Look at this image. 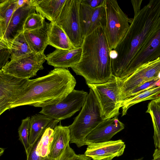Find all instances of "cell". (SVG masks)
<instances>
[{
  "mask_svg": "<svg viewBox=\"0 0 160 160\" xmlns=\"http://www.w3.org/2000/svg\"><path fill=\"white\" fill-rule=\"evenodd\" d=\"M104 120L100 104L90 89L82 109L73 122L68 126L71 140L78 148L86 145V137Z\"/></svg>",
  "mask_w": 160,
  "mask_h": 160,
  "instance_id": "cell-4",
  "label": "cell"
},
{
  "mask_svg": "<svg viewBox=\"0 0 160 160\" xmlns=\"http://www.w3.org/2000/svg\"><path fill=\"white\" fill-rule=\"evenodd\" d=\"M89 5L93 8L97 7L104 2L105 0H84Z\"/></svg>",
  "mask_w": 160,
  "mask_h": 160,
  "instance_id": "cell-31",
  "label": "cell"
},
{
  "mask_svg": "<svg viewBox=\"0 0 160 160\" xmlns=\"http://www.w3.org/2000/svg\"><path fill=\"white\" fill-rule=\"evenodd\" d=\"M73 150L68 145L62 155L55 160H71L76 155Z\"/></svg>",
  "mask_w": 160,
  "mask_h": 160,
  "instance_id": "cell-30",
  "label": "cell"
},
{
  "mask_svg": "<svg viewBox=\"0 0 160 160\" xmlns=\"http://www.w3.org/2000/svg\"><path fill=\"white\" fill-rule=\"evenodd\" d=\"M79 61L71 68L77 75L83 77L87 85L108 82L112 74L111 50L105 27L100 23L85 37L81 46Z\"/></svg>",
  "mask_w": 160,
  "mask_h": 160,
  "instance_id": "cell-2",
  "label": "cell"
},
{
  "mask_svg": "<svg viewBox=\"0 0 160 160\" xmlns=\"http://www.w3.org/2000/svg\"><path fill=\"white\" fill-rule=\"evenodd\" d=\"M158 149L160 150V144L159 146Z\"/></svg>",
  "mask_w": 160,
  "mask_h": 160,
  "instance_id": "cell-39",
  "label": "cell"
},
{
  "mask_svg": "<svg viewBox=\"0 0 160 160\" xmlns=\"http://www.w3.org/2000/svg\"><path fill=\"white\" fill-rule=\"evenodd\" d=\"M54 119L42 114H36L30 118L29 142L31 146L45 131L49 124Z\"/></svg>",
  "mask_w": 160,
  "mask_h": 160,
  "instance_id": "cell-22",
  "label": "cell"
},
{
  "mask_svg": "<svg viewBox=\"0 0 160 160\" xmlns=\"http://www.w3.org/2000/svg\"><path fill=\"white\" fill-rule=\"evenodd\" d=\"M106 23L105 30L111 51L123 39L132 18H129L116 0H105Z\"/></svg>",
  "mask_w": 160,
  "mask_h": 160,
  "instance_id": "cell-6",
  "label": "cell"
},
{
  "mask_svg": "<svg viewBox=\"0 0 160 160\" xmlns=\"http://www.w3.org/2000/svg\"><path fill=\"white\" fill-rule=\"evenodd\" d=\"M82 0H66L56 22L65 32L75 48L81 46L83 39L79 10Z\"/></svg>",
  "mask_w": 160,
  "mask_h": 160,
  "instance_id": "cell-7",
  "label": "cell"
},
{
  "mask_svg": "<svg viewBox=\"0 0 160 160\" xmlns=\"http://www.w3.org/2000/svg\"><path fill=\"white\" fill-rule=\"evenodd\" d=\"M88 94L83 90L74 89L61 101L42 107L39 113L60 121L69 118L82 107Z\"/></svg>",
  "mask_w": 160,
  "mask_h": 160,
  "instance_id": "cell-9",
  "label": "cell"
},
{
  "mask_svg": "<svg viewBox=\"0 0 160 160\" xmlns=\"http://www.w3.org/2000/svg\"><path fill=\"white\" fill-rule=\"evenodd\" d=\"M160 72V57L143 63L135 69L126 78L120 80L121 102L131 91L144 83L156 79Z\"/></svg>",
  "mask_w": 160,
  "mask_h": 160,
  "instance_id": "cell-8",
  "label": "cell"
},
{
  "mask_svg": "<svg viewBox=\"0 0 160 160\" xmlns=\"http://www.w3.org/2000/svg\"><path fill=\"white\" fill-rule=\"evenodd\" d=\"M29 79L15 77L0 70V115L11 109L12 103L27 85Z\"/></svg>",
  "mask_w": 160,
  "mask_h": 160,
  "instance_id": "cell-11",
  "label": "cell"
},
{
  "mask_svg": "<svg viewBox=\"0 0 160 160\" xmlns=\"http://www.w3.org/2000/svg\"><path fill=\"white\" fill-rule=\"evenodd\" d=\"M70 140L68 126H56L50 138L49 157L55 160L60 157L69 145Z\"/></svg>",
  "mask_w": 160,
  "mask_h": 160,
  "instance_id": "cell-18",
  "label": "cell"
},
{
  "mask_svg": "<svg viewBox=\"0 0 160 160\" xmlns=\"http://www.w3.org/2000/svg\"><path fill=\"white\" fill-rule=\"evenodd\" d=\"M28 1V0H18L17 2L18 8L23 6Z\"/></svg>",
  "mask_w": 160,
  "mask_h": 160,
  "instance_id": "cell-35",
  "label": "cell"
},
{
  "mask_svg": "<svg viewBox=\"0 0 160 160\" xmlns=\"http://www.w3.org/2000/svg\"><path fill=\"white\" fill-rule=\"evenodd\" d=\"M45 21V18L40 14L36 12L31 14L25 21L23 27L24 32L41 28L43 26Z\"/></svg>",
  "mask_w": 160,
  "mask_h": 160,
  "instance_id": "cell-28",
  "label": "cell"
},
{
  "mask_svg": "<svg viewBox=\"0 0 160 160\" xmlns=\"http://www.w3.org/2000/svg\"><path fill=\"white\" fill-rule=\"evenodd\" d=\"M160 57V20L154 33L149 37L121 75L124 78L139 65Z\"/></svg>",
  "mask_w": 160,
  "mask_h": 160,
  "instance_id": "cell-12",
  "label": "cell"
},
{
  "mask_svg": "<svg viewBox=\"0 0 160 160\" xmlns=\"http://www.w3.org/2000/svg\"><path fill=\"white\" fill-rule=\"evenodd\" d=\"M76 84L74 77L68 69L55 68L45 76L29 79L11 109L27 105L42 108L58 103L74 89Z\"/></svg>",
  "mask_w": 160,
  "mask_h": 160,
  "instance_id": "cell-3",
  "label": "cell"
},
{
  "mask_svg": "<svg viewBox=\"0 0 160 160\" xmlns=\"http://www.w3.org/2000/svg\"><path fill=\"white\" fill-rule=\"evenodd\" d=\"M160 20V0H151L134 16L125 36L113 50L112 75L120 78L130 62L155 31Z\"/></svg>",
  "mask_w": 160,
  "mask_h": 160,
  "instance_id": "cell-1",
  "label": "cell"
},
{
  "mask_svg": "<svg viewBox=\"0 0 160 160\" xmlns=\"http://www.w3.org/2000/svg\"><path fill=\"white\" fill-rule=\"evenodd\" d=\"M51 23L48 45L59 49L71 50L75 48L63 30L56 23Z\"/></svg>",
  "mask_w": 160,
  "mask_h": 160,
  "instance_id": "cell-21",
  "label": "cell"
},
{
  "mask_svg": "<svg viewBox=\"0 0 160 160\" xmlns=\"http://www.w3.org/2000/svg\"><path fill=\"white\" fill-rule=\"evenodd\" d=\"M4 151V149L3 148H0V156L2 155L3 154Z\"/></svg>",
  "mask_w": 160,
  "mask_h": 160,
  "instance_id": "cell-37",
  "label": "cell"
},
{
  "mask_svg": "<svg viewBox=\"0 0 160 160\" xmlns=\"http://www.w3.org/2000/svg\"><path fill=\"white\" fill-rule=\"evenodd\" d=\"M35 0H28L22 6L14 12L3 37L0 39L10 48L13 40L23 32L24 25L27 18L31 14L36 12Z\"/></svg>",
  "mask_w": 160,
  "mask_h": 160,
  "instance_id": "cell-14",
  "label": "cell"
},
{
  "mask_svg": "<svg viewBox=\"0 0 160 160\" xmlns=\"http://www.w3.org/2000/svg\"><path fill=\"white\" fill-rule=\"evenodd\" d=\"M84 154L93 160H112L122 155L126 145L119 139L88 144Z\"/></svg>",
  "mask_w": 160,
  "mask_h": 160,
  "instance_id": "cell-15",
  "label": "cell"
},
{
  "mask_svg": "<svg viewBox=\"0 0 160 160\" xmlns=\"http://www.w3.org/2000/svg\"><path fill=\"white\" fill-rule=\"evenodd\" d=\"M160 107V95L156 99L153 100Z\"/></svg>",
  "mask_w": 160,
  "mask_h": 160,
  "instance_id": "cell-36",
  "label": "cell"
},
{
  "mask_svg": "<svg viewBox=\"0 0 160 160\" xmlns=\"http://www.w3.org/2000/svg\"><path fill=\"white\" fill-rule=\"evenodd\" d=\"M51 23L45 21L41 28L33 30L24 31L23 33L30 48L36 54L44 52L48 45V38Z\"/></svg>",
  "mask_w": 160,
  "mask_h": 160,
  "instance_id": "cell-19",
  "label": "cell"
},
{
  "mask_svg": "<svg viewBox=\"0 0 160 160\" xmlns=\"http://www.w3.org/2000/svg\"><path fill=\"white\" fill-rule=\"evenodd\" d=\"M105 2L100 6L93 8L84 0H82L79 10L80 22L83 38L90 33L100 23L105 27L106 16Z\"/></svg>",
  "mask_w": 160,
  "mask_h": 160,
  "instance_id": "cell-13",
  "label": "cell"
},
{
  "mask_svg": "<svg viewBox=\"0 0 160 160\" xmlns=\"http://www.w3.org/2000/svg\"><path fill=\"white\" fill-rule=\"evenodd\" d=\"M30 118L29 117H28L22 120L18 129L19 140L24 147L27 156L28 155L31 147L29 142Z\"/></svg>",
  "mask_w": 160,
  "mask_h": 160,
  "instance_id": "cell-27",
  "label": "cell"
},
{
  "mask_svg": "<svg viewBox=\"0 0 160 160\" xmlns=\"http://www.w3.org/2000/svg\"><path fill=\"white\" fill-rule=\"evenodd\" d=\"M160 95V86L150 89L136 96L126 98L121 103L122 116L126 114L128 109L132 106L149 100H154Z\"/></svg>",
  "mask_w": 160,
  "mask_h": 160,
  "instance_id": "cell-23",
  "label": "cell"
},
{
  "mask_svg": "<svg viewBox=\"0 0 160 160\" xmlns=\"http://www.w3.org/2000/svg\"><path fill=\"white\" fill-rule=\"evenodd\" d=\"M18 0H0V38L4 36L10 20L18 9Z\"/></svg>",
  "mask_w": 160,
  "mask_h": 160,
  "instance_id": "cell-24",
  "label": "cell"
},
{
  "mask_svg": "<svg viewBox=\"0 0 160 160\" xmlns=\"http://www.w3.org/2000/svg\"><path fill=\"white\" fill-rule=\"evenodd\" d=\"M11 59L13 60L32 52L23 32L13 40L10 47Z\"/></svg>",
  "mask_w": 160,
  "mask_h": 160,
  "instance_id": "cell-26",
  "label": "cell"
},
{
  "mask_svg": "<svg viewBox=\"0 0 160 160\" xmlns=\"http://www.w3.org/2000/svg\"><path fill=\"white\" fill-rule=\"evenodd\" d=\"M146 112L149 113L152 118L154 131V144L156 148H158L160 144V107L152 100L148 103Z\"/></svg>",
  "mask_w": 160,
  "mask_h": 160,
  "instance_id": "cell-25",
  "label": "cell"
},
{
  "mask_svg": "<svg viewBox=\"0 0 160 160\" xmlns=\"http://www.w3.org/2000/svg\"><path fill=\"white\" fill-rule=\"evenodd\" d=\"M88 85L93 91L100 104L104 120L117 117L120 114L121 100L119 78L112 75L107 82Z\"/></svg>",
  "mask_w": 160,
  "mask_h": 160,
  "instance_id": "cell-5",
  "label": "cell"
},
{
  "mask_svg": "<svg viewBox=\"0 0 160 160\" xmlns=\"http://www.w3.org/2000/svg\"><path fill=\"white\" fill-rule=\"evenodd\" d=\"M142 0H131V2L133 6L134 14L137 13L140 10Z\"/></svg>",
  "mask_w": 160,
  "mask_h": 160,
  "instance_id": "cell-32",
  "label": "cell"
},
{
  "mask_svg": "<svg viewBox=\"0 0 160 160\" xmlns=\"http://www.w3.org/2000/svg\"><path fill=\"white\" fill-rule=\"evenodd\" d=\"M124 128V125L117 117L104 120L85 138L86 145L108 142Z\"/></svg>",
  "mask_w": 160,
  "mask_h": 160,
  "instance_id": "cell-16",
  "label": "cell"
},
{
  "mask_svg": "<svg viewBox=\"0 0 160 160\" xmlns=\"http://www.w3.org/2000/svg\"><path fill=\"white\" fill-rule=\"evenodd\" d=\"M44 52H33L8 61L0 70L4 73L17 78L29 79L37 75L38 72L43 69V64L46 60Z\"/></svg>",
  "mask_w": 160,
  "mask_h": 160,
  "instance_id": "cell-10",
  "label": "cell"
},
{
  "mask_svg": "<svg viewBox=\"0 0 160 160\" xmlns=\"http://www.w3.org/2000/svg\"><path fill=\"white\" fill-rule=\"evenodd\" d=\"M91 158L84 154H76L71 160H91Z\"/></svg>",
  "mask_w": 160,
  "mask_h": 160,
  "instance_id": "cell-33",
  "label": "cell"
},
{
  "mask_svg": "<svg viewBox=\"0 0 160 160\" xmlns=\"http://www.w3.org/2000/svg\"><path fill=\"white\" fill-rule=\"evenodd\" d=\"M153 159L152 160H160V150L156 148L153 155Z\"/></svg>",
  "mask_w": 160,
  "mask_h": 160,
  "instance_id": "cell-34",
  "label": "cell"
},
{
  "mask_svg": "<svg viewBox=\"0 0 160 160\" xmlns=\"http://www.w3.org/2000/svg\"><path fill=\"white\" fill-rule=\"evenodd\" d=\"M82 50L81 47L71 50L56 49L48 55L46 60L48 65L55 68H71L79 61Z\"/></svg>",
  "mask_w": 160,
  "mask_h": 160,
  "instance_id": "cell-17",
  "label": "cell"
},
{
  "mask_svg": "<svg viewBox=\"0 0 160 160\" xmlns=\"http://www.w3.org/2000/svg\"><path fill=\"white\" fill-rule=\"evenodd\" d=\"M11 55L10 48L3 41H0V69L8 61Z\"/></svg>",
  "mask_w": 160,
  "mask_h": 160,
  "instance_id": "cell-29",
  "label": "cell"
},
{
  "mask_svg": "<svg viewBox=\"0 0 160 160\" xmlns=\"http://www.w3.org/2000/svg\"><path fill=\"white\" fill-rule=\"evenodd\" d=\"M134 160H142L141 159H135Z\"/></svg>",
  "mask_w": 160,
  "mask_h": 160,
  "instance_id": "cell-38",
  "label": "cell"
},
{
  "mask_svg": "<svg viewBox=\"0 0 160 160\" xmlns=\"http://www.w3.org/2000/svg\"><path fill=\"white\" fill-rule=\"evenodd\" d=\"M66 0H35L36 11L51 22L55 23Z\"/></svg>",
  "mask_w": 160,
  "mask_h": 160,
  "instance_id": "cell-20",
  "label": "cell"
}]
</instances>
